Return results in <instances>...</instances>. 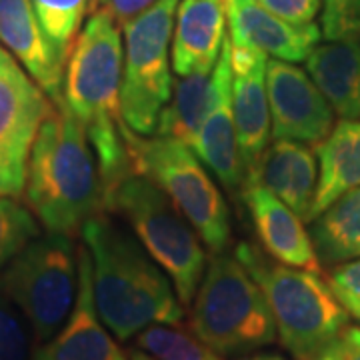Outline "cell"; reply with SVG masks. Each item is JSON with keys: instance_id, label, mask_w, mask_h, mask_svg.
Returning a JSON list of instances; mask_svg holds the SVG:
<instances>
[{"instance_id": "cell-1", "label": "cell", "mask_w": 360, "mask_h": 360, "mask_svg": "<svg viewBox=\"0 0 360 360\" xmlns=\"http://www.w3.org/2000/svg\"><path fill=\"white\" fill-rule=\"evenodd\" d=\"M80 232L92 262L94 307L116 340L127 342L155 324L180 326L184 310L174 284L132 231L98 212Z\"/></svg>"}, {"instance_id": "cell-2", "label": "cell", "mask_w": 360, "mask_h": 360, "mask_svg": "<svg viewBox=\"0 0 360 360\" xmlns=\"http://www.w3.org/2000/svg\"><path fill=\"white\" fill-rule=\"evenodd\" d=\"M122 65L118 25L104 11H94L68 54L63 98L82 124L98 160L104 198L132 172L130 130L120 112Z\"/></svg>"}, {"instance_id": "cell-3", "label": "cell", "mask_w": 360, "mask_h": 360, "mask_svg": "<svg viewBox=\"0 0 360 360\" xmlns=\"http://www.w3.org/2000/svg\"><path fill=\"white\" fill-rule=\"evenodd\" d=\"M25 184L26 202L49 232L72 236L104 206L98 160L65 98L40 122Z\"/></svg>"}, {"instance_id": "cell-4", "label": "cell", "mask_w": 360, "mask_h": 360, "mask_svg": "<svg viewBox=\"0 0 360 360\" xmlns=\"http://www.w3.org/2000/svg\"><path fill=\"white\" fill-rule=\"evenodd\" d=\"M234 258L262 288L278 340L296 360H316L348 326V310L316 272L272 260L250 243H238Z\"/></svg>"}, {"instance_id": "cell-5", "label": "cell", "mask_w": 360, "mask_h": 360, "mask_svg": "<svg viewBox=\"0 0 360 360\" xmlns=\"http://www.w3.org/2000/svg\"><path fill=\"white\" fill-rule=\"evenodd\" d=\"M104 210L120 214L146 252L174 284L179 300L191 307L208 266L198 232L155 182L129 172L104 198Z\"/></svg>"}, {"instance_id": "cell-6", "label": "cell", "mask_w": 360, "mask_h": 360, "mask_svg": "<svg viewBox=\"0 0 360 360\" xmlns=\"http://www.w3.org/2000/svg\"><path fill=\"white\" fill-rule=\"evenodd\" d=\"M193 333L220 356L272 345L278 333L269 300L248 270L229 255H212L191 310Z\"/></svg>"}, {"instance_id": "cell-7", "label": "cell", "mask_w": 360, "mask_h": 360, "mask_svg": "<svg viewBox=\"0 0 360 360\" xmlns=\"http://www.w3.org/2000/svg\"><path fill=\"white\" fill-rule=\"evenodd\" d=\"M132 172L150 179L174 202L212 255L231 245V210L188 144L168 136L129 134Z\"/></svg>"}, {"instance_id": "cell-8", "label": "cell", "mask_w": 360, "mask_h": 360, "mask_svg": "<svg viewBox=\"0 0 360 360\" xmlns=\"http://www.w3.org/2000/svg\"><path fill=\"white\" fill-rule=\"evenodd\" d=\"M0 295L25 314L37 347L56 335L75 309L78 248L70 236H37L0 272Z\"/></svg>"}, {"instance_id": "cell-9", "label": "cell", "mask_w": 360, "mask_h": 360, "mask_svg": "<svg viewBox=\"0 0 360 360\" xmlns=\"http://www.w3.org/2000/svg\"><path fill=\"white\" fill-rule=\"evenodd\" d=\"M179 0H160L124 30L120 112L136 136H155L158 120L172 94V60L168 56Z\"/></svg>"}, {"instance_id": "cell-10", "label": "cell", "mask_w": 360, "mask_h": 360, "mask_svg": "<svg viewBox=\"0 0 360 360\" xmlns=\"http://www.w3.org/2000/svg\"><path fill=\"white\" fill-rule=\"evenodd\" d=\"M40 86L0 46V194L18 196L40 122L49 112Z\"/></svg>"}, {"instance_id": "cell-11", "label": "cell", "mask_w": 360, "mask_h": 360, "mask_svg": "<svg viewBox=\"0 0 360 360\" xmlns=\"http://www.w3.org/2000/svg\"><path fill=\"white\" fill-rule=\"evenodd\" d=\"M272 139L319 146L335 129V110L307 70L272 58L266 63Z\"/></svg>"}, {"instance_id": "cell-12", "label": "cell", "mask_w": 360, "mask_h": 360, "mask_svg": "<svg viewBox=\"0 0 360 360\" xmlns=\"http://www.w3.org/2000/svg\"><path fill=\"white\" fill-rule=\"evenodd\" d=\"M212 82H214L212 101L191 148L226 191L238 193L245 186L246 170L238 148L234 115H232L231 37L224 39L219 63L212 70Z\"/></svg>"}, {"instance_id": "cell-13", "label": "cell", "mask_w": 360, "mask_h": 360, "mask_svg": "<svg viewBox=\"0 0 360 360\" xmlns=\"http://www.w3.org/2000/svg\"><path fill=\"white\" fill-rule=\"evenodd\" d=\"M266 54L232 46V115L246 180L257 172L270 141Z\"/></svg>"}, {"instance_id": "cell-14", "label": "cell", "mask_w": 360, "mask_h": 360, "mask_svg": "<svg viewBox=\"0 0 360 360\" xmlns=\"http://www.w3.org/2000/svg\"><path fill=\"white\" fill-rule=\"evenodd\" d=\"M34 360H129L104 326L92 292L89 248L78 246V295L65 326L46 345L37 348Z\"/></svg>"}, {"instance_id": "cell-15", "label": "cell", "mask_w": 360, "mask_h": 360, "mask_svg": "<svg viewBox=\"0 0 360 360\" xmlns=\"http://www.w3.org/2000/svg\"><path fill=\"white\" fill-rule=\"evenodd\" d=\"M0 42L52 103L63 101L66 56L46 37L32 0H0Z\"/></svg>"}, {"instance_id": "cell-16", "label": "cell", "mask_w": 360, "mask_h": 360, "mask_svg": "<svg viewBox=\"0 0 360 360\" xmlns=\"http://www.w3.org/2000/svg\"><path fill=\"white\" fill-rule=\"evenodd\" d=\"M232 46H246L284 63H302L321 40V28L295 25L266 11L258 0H226Z\"/></svg>"}, {"instance_id": "cell-17", "label": "cell", "mask_w": 360, "mask_h": 360, "mask_svg": "<svg viewBox=\"0 0 360 360\" xmlns=\"http://www.w3.org/2000/svg\"><path fill=\"white\" fill-rule=\"evenodd\" d=\"M243 198L266 255L295 269L310 272L321 270L310 234L292 208H288L281 198L255 180L245 182Z\"/></svg>"}, {"instance_id": "cell-18", "label": "cell", "mask_w": 360, "mask_h": 360, "mask_svg": "<svg viewBox=\"0 0 360 360\" xmlns=\"http://www.w3.org/2000/svg\"><path fill=\"white\" fill-rule=\"evenodd\" d=\"M226 39V0H182L172 40V70L179 77L210 75Z\"/></svg>"}, {"instance_id": "cell-19", "label": "cell", "mask_w": 360, "mask_h": 360, "mask_svg": "<svg viewBox=\"0 0 360 360\" xmlns=\"http://www.w3.org/2000/svg\"><path fill=\"white\" fill-rule=\"evenodd\" d=\"M248 180L260 182L300 219L307 220L319 184L316 156L302 142L274 141Z\"/></svg>"}, {"instance_id": "cell-20", "label": "cell", "mask_w": 360, "mask_h": 360, "mask_svg": "<svg viewBox=\"0 0 360 360\" xmlns=\"http://www.w3.org/2000/svg\"><path fill=\"white\" fill-rule=\"evenodd\" d=\"M307 72L342 120H360V39L319 42Z\"/></svg>"}, {"instance_id": "cell-21", "label": "cell", "mask_w": 360, "mask_h": 360, "mask_svg": "<svg viewBox=\"0 0 360 360\" xmlns=\"http://www.w3.org/2000/svg\"><path fill=\"white\" fill-rule=\"evenodd\" d=\"M321 174L307 220L312 222L348 191L360 186V120H340L316 146Z\"/></svg>"}, {"instance_id": "cell-22", "label": "cell", "mask_w": 360, "mask_h": 360, "mask_svg": "<svg viewBox=\"0 0 360 360\" xmlns=\"http://www.w3.org/2000/svg\"><path fill=\"white\" fill-rule=\"evenodd\" d=\"M309 234L322 264L338 266L360 258V186L322 210Z\"/></svg>"}, {"instance_id": "cell-23", "label": "cell", "mask_w": 360, "mask_h": 360, "mask_svg": "<svg viewBox=\"0 0 360 360\" xmlns=\"http://www.w3.org/2000/svg\"><path fill=\"white\" fill-rule=\"evenodd\" d=\"M212 92V72L180 77V80L172 84V94L160 115L156 134L176 139L191 146L210 106Z\"/></svg>"}, {"instance_id": "cell-24", "label": "cell", "mask_w": 360, "mask_h": 360, "mask_svg": "<svg viewBox=\"0 0 360 360\" xmlns=\"http://www.w3.org/2000/svg\"><path fill=\"white\" fill-rule=\"evenodd\" d=\"M136 348L156 360H224L194 333L172 324H155L136 336Z\"/></svg>"}, {"instance_id": "cell-25", "label": "cell", "mask_w": 360, "mask_h": 360, "mask_svg": "<svg viewBox=\"0 0 360 360\" xmlns=\"http://www.w3.org/2000/svg\"><path fill=\"white\" fill-rule=\"evenodd\" d=\"M32 6L46 37L68 58L92 0H32Z\"/></svg>"}, {"instance_id": "cell-26", "label": "cell", "mask_w": 360, "mask_h": 360, "mask_svg": "<svg viewBox=\"0 0 360 360\" xmlns=\"http://www.w3.org/2000/svg\"><path fill=\"white\" fill-rule=\"evenodd\" d=\"M37 236L40 229L32 212L13 196H0V272Z\"/></svg>"}, {"instance_id": "cell-27", "label": "cell", "mask_w": 360, "mask_h": 360, "mask_svg": "<svg viewBox=\"0 0 360 360\" xmlns=\"http://www.w3.org/2000/svg\"><path fill=\"white\" fill-rule=\"evenodd\" d=\"M37 348L25 314L0 295V360H34Z\"/></svg>"}, {"instance_id": "cell-28", "label": "cell", "mask_w": 360, "mask_h": 360, "mask_svg": "<svg viewBox=\"0 0 360 360\" xmlns=\"http://www.w3.org/2000/svg\"><path fill=\"white\" fill-rule=\"evenodd\" d=\"M322 34L326 40L360 39V0H322Z\"/></svg>"}, {"instance_id": "cell-29", "label": "cell", "mask_w": 360, "mask_h": 360, "mask_svg": "<svg viewBox=\"0 0 360 360\" xmlns=\"http://www.w3.org/2000/svg\"><path fill=\"white\" fill-rule=\"evenodd\" d=\"M326 284L335 292L338 302L360 319V258L338 264L328 272Z\"/></svg>"}, {"instance_id": "cell-30", "label": "cell", "mask_w": 360, "mask_h": 360, "mask_svg": "<svg viewBox=\"0 0 360 360\" xmlns=\"http://www.w3.org/2000/svg\"><path fill=\"white\" fill-rule=\"evenodd\" d=\"M266 11L295 25H309L321 13L322 0H258Z\"/></svg>"}, {"instance_id": "cell-31", "label": "cell", "mask_w": 360, "mask_h": 360, "mask_svg": "<svg viewBox=\"0 0 360 360\" xmlns=\"http://www.w3.org/2000/svg\"><path fill=\"white\" fill-rule=\"evenodd\" d=\"M156 2H160V0H92L90 14L94 11H104L116 25L124 28L134 18H139L148 8H153Z\"/></svg>"}, {"instance_id": "cell-32", "label": "cell", "mask_w": 360, "mask_h": 360, "mask_svg": "<svg viewBox=\"0 0 360 360\" xmlns=\"http://www.w3.org/2000/svg\"><path fill=\"white\" fill-rule=\"evenodd\" d=\"M316 360H360V326L348 324Z\"/></svg>"}, {"instance_id": "cell-33", "label": "cell", "mask_w": 360, "mask_h": 360, "mask_svg": "<svg viewBox=\"0 0 360 360\" xmlns=\"http://www.w3.org/2000/svg\"><path fill=\"white\" fill-rule=\"evenodd\" d=\"M243 360H288L281 356V354H272V352H262V354H255V356H246Z\"/></svg>"}, {"instance_id": "cell-34", "label": "cell", "mask_w": 360, "mask_h": 360, "mask_svg": "<svg viewBox=\"0 0 360 360\" xmlns=\"http://www.w3.org/2000/svg\"><path fill=\"white\" fill-rule=\"evenodd\" d=\"M129 360H156V359H153L150 354H146V352H142V350L136 348V350H132V352L129 354Z\"/></svg>"}, {"instance_id": "cell-35", "label": "cell", "mask_w": 360, "mask_h": 360, "mask_svg": "<svg viewBox=\"0 0 360 360\" xmlns=\"http://www.w3.org/2000/svg\"><path fill=\"white\" fill-rule=\"evenodd\" d=\"M0 196H2V194H0Z\"/></svg>"}]
</instances>
